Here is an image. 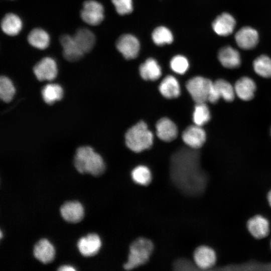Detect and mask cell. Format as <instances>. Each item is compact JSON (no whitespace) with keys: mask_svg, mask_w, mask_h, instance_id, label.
<instances>
[{"mask_svg":"<svg viewBox=\"0 0 271 271\" xmlns=\"http://www.w3.org/2000/svg\"><path fill=\"white\" fill-rule=\"evenodd\" d=\"M196 150L182 149L174 154L170 164V177L174 185L184 194L197 196L204 190L206 175L200 169Z\"/></svg>","mask_w":271,"mask_h":271,"instance_id":"1","label":"cell"},{"mask_svg":"<svg viewBox=\"0 0 271 271\" xmlns=\"http://www.w3.org/2000/svg\"><path fill=\"white\" fill-rule=\"evenodd\" d=\"M74 165L80 173H89L94 176L101 175L105 170L102 158L88 146L81 147L77 150Z\"/></svg>","mask_w":271,"mask_h":271,"instance_id":"2","label":"cell"},{"mask_svg":"<svg viewBox=\"0 0 271 271\" xmlns=\"http://www.w3.org/2000/svg\"><path fill=\"white\" fill-rule=\"evenodd\" d=\"M154 136L147 124L141 121L128 129L125 135L126 146L132 151L140 153L151 147Z\"/></svg>","mask_w":271,"mask_h":271,"instance_id":"3","label":"cell"},{"mask_svg":"<svg viewBox=\"0 0 271 271\" xmlns=\"http://www.w3.org/2000/svg\"><path fill=\"white\" fill-rule=\"evenodd\" d=\"M154 245L149 239L140 237L129 246L128 258L124 264L125 269L130 270L146 263L153 252Z\"/></svg>","mask_w":271,"mask_h":271,"instance_id":"4","label":"cell"},{"mask_svg":"<svg viewBox=\"0 0 271 271\" xmlns=\"http://www.w3.org/2000/svg\"><path fill=\"white\" fill-rule=\"evenodd\" d=\"M212 82L207 78L195 76L189 79L186 86L187 90L196 103L206 102L208 100Z\"/></svg>","mask_w":271,"mask_h":271,"instance_id":"5","label":"cell"},{"mask_svg":"<svg viewBox=\"0 0 271 271\" xmlns=\"http://www.w3.org/2000/svg\"><path fill=\"white\" fill-rule=\"evenodd\" d=\"M80 17L81 19L88 25H98L104 19L103 7L96 1L87 0L83 4Z\"/></svg>","mask_w":271,"mask_h":271,"instance_id":"6","label":"cell"},{"mask_svg":"<svg viewBox=\"0 0 271 271\" xmlns=\"http://www.w3.org/2000/svg\"><path fill=\"white\" fill-rule=\"evenodd\" d=\"M235 95L234 86L226 80L219 79L212 82L208 101L215 103L221 98L226 101L231 102Z\"/></svg>","mask_w":271,"mask_h":271,"instance_id":"7","label":"cell"},{"mask_svg":"<svg viewBox=\"0 0 271 271\" xmlns=\"http://www.w3.org/2000/svg\"><path fill=\"white\" fill-rule=\"evenodd\" d=\"M116 47L125 59L129 60L138 56L140 44L138 39L134 36L123 34L117 40Z\"/></svg>","mask_w":271,"mask_h":271,"instance_id":"8","label":"cell"},{"mask_svg":"<svg viewBox=\"0 0 271 271\" xmlns=\"http://www.w3.org/2000/svg\"><path fill=\"white\" fill-rule=\"evenodd\" d=\"M33 72L39 81H52L58 73L57 63L51 57H44L35 64Z\"/></svg>","mask_w":271,"mask_h":271,"instance_id":"9","label":"cell"},{"mask_svg":"<svg viewBox=\"0 0 271 271\" xmlns=\"http://www.w3.org/2000/svg\"><path fill=\"white\" fill-rule=\"evenodd\" d=\"M182 140L190 148L198 149L205 143L206 136L202 126L196 124L187 127L183 132Z\"/></svg>","mask_w":271,"mask_h":271,"instance_id":"10","label":"cell"},{"mask_svg":"<svg viewBox=\"0 0 271 271\" xmlns=\"http://www.w3.org/2000/svg\"><path fill=\"white\" fill-rule=\"evenodd\" d=\"M60 42L63 48L64 57L70 62L81 59L84 53L79 47L73 36L68 34L61 36Z\"/></svg>","mask_w":271,"mask_h":271,"instance_id":"11","label":"cell"},{"mask_svg":"<svg viewBox=\"0 0 271 271\" xmlns=\"http://www.w3.org/2000/svg\"><path fill=\"white\" fill-rule=\"evenodd\" d=\"M194 260L198 268L209 269L214 266L216 261L215 251L207 246H200L194 252Z\"/></svg>","mask_w":271,"mask_h":271,"instance_id":"12","label":"cell"},{"mask_svg":"<svg viewBox=\"0 0 271 271\" xmlns=\"http://www.w3.org/2000/svg\"><path fill=\"white\" fill-rule=\"evenodd\" d=\"M235 39L238 46L243 49L254 48L258 42L257 31L249 26L240 28L235 35Z\"/></svg>","mask_w":271,"mask_h":271,"instance_id":"13","label":"cell"},{"mask_svg":"<svg viewBox=\"0 0 271 271\" xmlns=\"http://www.w3.org/2000/svg\"><path fill=\"white\" fill-rule=\"evenodd\" d=\"M101 246L99 236L95 233H90L81 237L77 242V247L80 253L87 257L96 254Z\"/></svg>","mask_w":271,"mask_h":271,"instance_id":"14","label":"cell"},{"mask_svg":"<svg viewBox=\"0 0 271 271\" xmlns=\"http://www.w3.org/2000/svg\"><path fill=\"white\" fill-rule=\"evenodd\" d=\"M60 213L65 221L73 223L81 221L84 215L83 206L76 201L64 203L60 208Z\"/></svg>","mask_w":271,"mask_h":271,"instance_id":"15","label":"cell"},{"mask_svg":"<svg viewBox=\"0 0 271 271\" xmlns=\"http://www.w3.org/2000/svg\"><path fill=\"white\" fill-rule=\"evenodd\" d=\"M156 128L157 136L164 142H171L178 136L177 126L169 118L164 117L159 119L156 124Z\"/></svg>","mask_w":271,"mask_h":271,"instance_id":"16","label":"cell"},{"mask_svg":"<svg viewBox=\"0 0 271 271\" xmlns=\"http://www.w3.org/2000/svg\"><path fill=\"white\" fill-rule=\"evenodd\" d=\"M236 25L234 17L228 13H222L213 21L212 26L214 32L220 36H227L232 33Z\"/></svg>","mask_w":271,"mask_h":271,"instance_id":"17","label":"cell"},{"mask_svg":"<svg viewBox=\"0 0 271 271\" xmlns=\"http://www.w3.org/2000/svg\"><path fill=\"white\" fill-rule=\"evenodd\" d=\"M247 227L250 233L257 239L265 237L269 232L268 220L260 215L254 216L250 218L247 222Z\"/></svg>","mask_w":271,"mask_h":271,"instance_id":"18","label":"cell"},{"mask_svg":"<svg viewBox=\"0 0 271 271\" xmlns=\"http://www.w3.org/2000/svg\"><path fill=\"white\" fill-rule=\"evenodd\" d=\"M33 254L35 258L40 261L43 263H49L54 259L55 250L48 240L43 238L34 245Z\"/></svg>","mask_w":271,"mask_h":271,"instance_id":"19","label":"cell"},{"mask_svg":"<svg viewBox=\"0 0 271 271\" xmlns=\"http://www.w3.org/2000/svg\"><path fill=\"white\" fill-rule=\"evenodd\" d=\"M234 88L238 97L244 101H249L254 97L256 84L251 78L244 76L235 82Z\"/></svg>","mask_w":271,"mask_h":271,"instance_id":"20","label":"cell"},{"mask_svg":"<svg viewBox=\"0 0 271 271\" xmlns=\"http://www.w3.org/2000/svg\"><path fill=\"white\" fill-rule=\"evenodd\" d=\"M218 58L222 65L227 68H236L241 63L239 53L229 45L224 46L219 50Z\"/></svg>","mask_w":271,"mask_h":271,"instance_id":"21","label":"cell"},{"mask_svg":"<svg viewBox=\"0 0 271 271\" xmlns=\"http://www.w3.org/2000/svg\"><path fill=\"white\" fill-rule=\"evenodd\" d=\"M23 22L17 15L10 13L5 15L1 21V28L7 35L14 36L20 33L22 29Z\"/></svg>","mask_w":271,"mask_h":271,"instance_id":"22","label":"cell"},{"mask_svg":"<svg viewBox=\"0 0 271 271\" xmlns=\"http://www.w3.org/2000/svg\"><path fill=\"white\" fill-rule=\"evenodd\" d=\"M73 36L84 54L92 50L95 43V37L90 30L86 28H80L76 31Z\"/></svg>","mask_w":271,"mask_h":271,"instance_id":"23","label":"cell"},{"mask_svg":"<svg viewBox=\"0 0 271 271\" xmlns=\"http://www.w3.org/2000/svg\"><path fill=\"white\" fill-rule=\"evenodd\" d=\"M139 72L141 77L145 80L155 81L162 75L160 66L155 59L152 58L147 59L140 65Z\"/></svg>","mask_w":271,"mask_h":271,"instance_id":"24","label":"cell"},{"mask_svg":"<svg viewBox=\"0 0 271 271\" xmlns=\"http://www.w3.org/2000/svg\"><path fill=\"white\" fill-rule=\"evenodd\" d=\"M159 90L164 97L168 99L177 98L181 92L179 82L172 75H168L163 79L159 85Z\"/></svg>","mask_w":271,"mask_h":271,"instance_id":"25","label":"cell"},{"mask_svg":"<svg viewBox=\"0 0 271 271\" xmlns=\"http://www.w3.org/2000/svg\"><path fill=\"white\" fill-rule=\"evenodd\" d=\"M27 40L32 47L39 50H44L49 46L50 38L45 30L36 28L30 32Z\"/></svg>","mask_w":271,"mask_h":271,"instance_id":"26","label":"cell"},{"mask_svg":"<svg viewBox=\"0 0 271 271\" xmlns=\"http://www.w3.org/2000/svg\"><path fill=\"white\" fill-rule=\"evenodd\" d=\"M42 95L46 103L52 104L62 98L63 90L58 84H48L43 88Z\"/></svg>","mask_w":271,"mask_h":271,"instance_id":"27","label":"cell"},{"mask_svg":"<svg viewBox=\"0 0 271 271\" xmlns=\"http://www.w3.org/2000/svg\"><path fill=\"white\" fill-rule=\"evenodd\" d=\"M255 73L263 78L271 77V58L266 55H261L253 62Z\"/></svg>","mask_w":271,"mask_h":271,"instance_id":"28","label":"cell"},{"mask_svg":"<svg viewBox=\"0 0 271 271\" xmlns=\"http://www.w3.org/2000/svg\"><path fill=\"white\" fill-rule=\"evenodd\" d=\"M196 103L193 113V120L195 124L202 126L210 120V112L205 102Z\"/></svg>","mask_w":271,"mask_h":271,"instance_id":"29","label":"cell"},{"mask_svg":"<svg viewBox=\"0 0 271 271\" xmlns=\"http://www.w3.org/2000/svg\"><path fill=\"white\" fill-rule=\"evenodd\" d=\"M152 37L154 42L159 46L169 44L173 41L172 32L167 28L163 26L156 28L152 33Z\"/></svg>","mask_w":271,"mask_h":271,"instance_id":"30","label":"cell"},{"mask_svg":"<svg viewBox=\"0 0 271 271\" xmlns=\"http://www.w3.org/2000/svg\"><path fill=\"white\" fill-rule=\"evenodd\" d=\"M133 180L137 184L146 186L149 185L152 180V174L150 169L145 166H138L131 172Z\"/></svg>","mask_w":271,"mask_h":271,"instance_id":"31","label":"cell"},{"mask_svg":"<svg viewBox=\"0 0 271 271\" xmlns=\"http://www.w3.org/2000/svg\"><path fill=\"white\" fill-rule=\"evenodd\" d=\"M16 90L12 81L7 77L1 76L0 78V97L1 99L8 102L12 100Z\"/></svg>","mask_w":271,"mask_h":271,"instance_id":"32","label":"cell"},{"mask_svg":"<svg viewBox=\"0 0 271 271\" xmlns=\"http://www.w3.org/2000/svg\"><path fill=\"white\" fill-rule=\"evenodd\" d=\"M170 67L175 73L179 74H184L189 67L187 59L182 55H176L171 59Z\"/></svg>","mask_w":271,"mask_h":271,"instance_id":"33","label":"cell"},{"mask_svg":"<svg viewBox=\"0 0 271 271\" xmlns=\"http://www.w3.org/2000/svg\"><path fill=\"white\" fill-rule=\"evenodd\" d=\"M111 2L120 15L130 14L133 10L132 0H111Z\"/></svg>","mask_w":271,"mask_h":271,"instance_id":"34","label":"cell"},{"mask_svg":"<svg viewBox=\"0 0 271 271\" xmlns=\"http://www.w3.org/2000/svg\"><path fill=\"white\" fill-rule=\"evenodd\" d=\"M174 269L178 271L196 270L198 268L195 263L186 258H179L176 260L173 265Z\"/></svg>","mask_w":271,"mask_h":271,"instance_id":"35","label":"cell"},{"mask_svg":"<svg viewBox=\"0 0 271 271\" xmlns=\"http://www.w3.org/2000/svg\"><path fill=\"white\" fill-rule=\"evenodd\" d=\"M58 270L61 271H74L75 270V269L71 266L68 265H65L60 266L58 268Z\"/></svg>","mask_w":271,"mask_h":271,"instance_id":"36","label":"cell"},{"mask_svg":"<svg viewBox=\"0 0 271 271\" xmlns=\"http://www.w3.org/2000/svg\"><path fill=\"white\" fill-rule=\"evenodd\" d=\"M267 200L269 205L271 206V190L268 192L267 194Z\"/></svg>","mask_w":271,"mask_h":271,"instance_id":"37","label":"cell"},{"mask_svg":"<svg viewBox=\"0 0 271 271\" xmlns=\"http://www.w3.org/2000/svg\"><path fill=\"white\" fill-rule=\"evenodd\" d=\"M270 247H271V242H270Z\"/></svg>","mask_w":271,"mask_h":271,"instance_id":"38","label":"cell"},{"mask_svg":"<svg viewBox=\"0 0 271 271\" xmlns=\"http://www.w3.org/2000/svg\"><path fill=\"white\" fill-rule=\"evenodd\" d=\"M270 134H271V129H270Z\"/></svg>","mask_w":271,"mask_h":271,"instance_id":"39","label":"cell"}]
</instances>
